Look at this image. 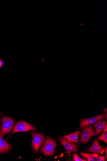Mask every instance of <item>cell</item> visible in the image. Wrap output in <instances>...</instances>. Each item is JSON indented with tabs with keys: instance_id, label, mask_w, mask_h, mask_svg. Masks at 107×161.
Masks as SVG:
<instances>
[{
	"instance_id": "6da1fadb",
	"label": "cell",
	"mask_w": 107,
	"mask_h": 161,
	"mask_svg": "<svg viewBox=\"0 0 107 161\" xmlns=\"http://www.w3.org/2000/svg\"><path fill=\"white\" fill-rule=\"evenodd\" d=\"M57 145V142L54 139L48 137L40 150L45 156H52L55 154V151Z\"/></svg>"
},
{
	"instance_id": "7a4b0ae2",
	"label": "cell",
	"mask_w": 107,
	"mask_h": 161,
	"mask_svg": "<svg viewBox=\"0 0 107 161\" xmlns=\"http://www.w3.org/2000/svg\"><path fill=\"white\" fill-rule=\"evenodd\" d=\"M15 120L10 117L3 116L1 123L2 126L1 130V136L3 137L6 134L11 132L14 125Z\"/></svg>"
},
{
	"instance_id": "3957f363",
	"label": "cell",
	"mask_w": 107,
	"mask_h": 161,
	"mask_svg": "<svg viewBox=\"0 0 107 161\" xmlns=\"http://www.w3.org/2000/svg\"><path fill=\"white\" fill-rule=\"evenodd\" d=\"M37 129L31 124L25 121H21L16 123L12 134L19 132H25L29 130H37Z\"/></svg>"
},
{
	"instance_id": "277c9868",
	"label": "cell",
	"mask_w": 107,
	"mask_h": 161,
	"mask_svg": "<svg viewBox=\"0 0 107 161\" xmlns=\"http://www.w3.org/2000/svg\"><path fill=\"white\" fill-rule=\"evenodd\" d=\"M33 140L32 147L35 153H37L41 146L43 143L45 137L43 133H38L31 131Z\"/></svg>"
},
{
	"instance_id": "5b68a950",
	"label": "cell",
	"mask_w": 107,
	"mask_h": 161,
	"mask_svg": "<svg viewBox=\"0 0 107 161\" xmlns=\"http://www.w3.org/2000/svg\"><path fill=\"white\" fill-rule=\"evenodd\" d=\"M83 129L81 135V142L86 144L90 140L91 137L95 136L96 129L90 125H87Z\"/></svg>"
},
{
	"instance_id": "8992f818",
	"label": "cell",
	"mask_w": 107,
	"mask_h": 161,
	"mask_svg": "<svg viewBox=\"0 0 107 161\" xmlns=\"http://www.w3.org/2000/svg\"><path fill=\"white\" fill-rule=\"evenodd\" d=\"M59 141L64 146L66 151L69 153H71L73 152H78V146L75 143H70L67 139L62 137L60 138Z\"/></svg>"
},
{
	"instance_id": "52a82bcc",
	"label": "cell",
	"mask_w": 107,
	"mask_h": 161,
	"mask_svg": "<svg viewBox=\"0 0 107 161\" xmlns=\"http://www.w3.org/2000/svg\"><path fill=\"white\" fill-rule=\"evenodd\" d=\"M104 119V114H102L90 118L84 119H80V129H81L90 124L95 123L99 120H103Z\"/></svg>"
},
{
	"instance_id": "ba28073f",
	"label": "cell",
	"mask_w": 107,
	"mask_h": 161,
	"mask_svg": "<svg viewBox=\"0 0 107 161\" xmlns=\"http://www.w3.org/2000/svg\"><path fill=\"white\" fill-rule=\"evenodd\" d=\"M12 147V146L4 140L2 137L0 127V153L7 152L11 150Z\"/></svg>"
},
{
	"instance_id": "9c48e42d",
	"label": "cell",
	"mask_w": 107,
	"mask_h": 161,
	"mask_svg": "<svg viewBox=\"0 0 107 161\" xmlns=\"http://www.w3.org/2000/svg\"><path fill=\"white\" fill-rule=\"evenodd\" d=\"M103 148V146L99 144V141L97 140H95L92 145L88 150L87 151L88 152H93L101 154Z\"/></svg>"
},
{
	"instance_id": "30bf717a",
	"label": "cell",
	"mask_w": 107,
	"mask_h": 161,
	"mask_svg": "<svg viewBox=\"0 0 107 161\" xmlns=\"http://www.w3.org/2000/svg\"><path fill=\"white\" fill-rule=\"evenodd\" d=\"M80 133V131L78 130L72 134L63 136L62 137L67 139L70 143L73 142L78 143L79 141V136Z\"/></svg>"
},
{
	"instance_id": "8fae6325",
	"label": "cell",
	"mask_w": 107,
	"mask_h": 161,
	"mask_svg": "<svg viewBox=\"0 0 107 161\" xmlns=\"http://www.w3.org/2000/svg\"><path fill=\"white\" fill-rule=\"evenodd\" d=\"M107 124L106 121H99L94 124L93 125L95 127L96 130L95 136L101 133Z\"/></svg>"
},
{
	"instance_id": "7c38bea8",
	"label": "cell",
	"mask_w": 107,
	"mask_h": 161,
	"mask_svg": "<svg viewBox=\"0 0 107 161\" xmlns=\"http://www.w3.org/2000/svg\"><path fill=\"white\" fill-rule=\"evenodd\" d=\"M80 155L86 158L88 161H96V158L91 153H86L84 152H81Z\"/></svg>"
},
{
	"instance_id": "4fadbf2b",
	"label": "cell",
	"mask_w": 107,
	"mask_h": 161,
	"mask_svg": "<svg viewBox=\"0 0 107 161\" xmlns=\"http://www.w3.org/2000/svg\"><path fill=\"white\" fill-rule=\"evenodd\" d=\"M98 139L103 141L104 142H107V132L103 133L98 138Z\"/></svg>"
},
{
	"instance_id": "5bb4252c",
	"label": "cell",
	"mask_w": 107,
	"mask_h": 161,
	"mask_svg": "<svg viewBox=\"0 0 107 161\" xmlns=\"http://www.w3.org/2000/svg\"><path fill=\"white\" fill-rule=\"evenodd\" d=\"M75 161H87L86 159H83L78 156L77 154L76 153L73 154V160Z\"/></svg>"
},
{
	"instance_id": "9a60e30c",
	"label": "cell",
	"mask_w": 107,
	"mask_h": 161,
	"mask_svg": "<svg viewBox=\"0 0 107 161\" xmlns=\"http://www.w3.org/2000/svg\"><path fill=\"white\" fill-rule=\"evenodd\" d=\"M97 161H105V156H100L98 155L96 158Z\"/></svg>"
},
{
	"instance_id": "2e32d148",
	"label": "cell",
	"mask_w": 107,
	"mask_h": 161,
	"mask_svg": "<svg viewBox=\"0 0 107 161\" xmlns=\"http://www.w3.org/2000/svg\"><path fill=\"white\" fill-rule=\"evenodd\" d=\"M4 65L3 62L1 59H0V68H2Z\"/></svg>"
},
{
	"instance_id": "e0dca14e",
	"label": "cell",
	"mask_w": 107,
	"mask_h": 161,
	"mask_svg": "<svg viewBox=\"0 0 107 161\" xmlns=\"http://www.w3.org/2000/svg\"><path fill=\"white\" fill-rule=\"evenodd\" d=\"M104 129L103 131V133L107 132V125H106L105 127L104 128Z\"/></svg>"
},
{
	"instance_id": "ac0fdd59",
	"label": "cell",
	"mask_w": 107,
	"mask_h": 161,
	"mask_svg": "<svg viewBox=\"0 0 107 161\" xmlns=\"http://www.w3.org/2000/svg\"><path fill=\"white\" fill-rule=\"evenodd\" d=\"M107 147L105 149V150H104V152H105V153L106 154V160H107Z\"/></svg>"
},
{
	"instance_id": "d6986e66",
	"label": "cell",
	"mask_w": 107,
	"mask_h": 161,
	"mask_svg": "<svg viewBox=\"0 0 107 161\" xmlns=\"http://www.w3.org/2000/svg\"><path fill=\"white\" fill-rule=\"evenodd\" d=\"M2 115V114L0 113V116H1Z\"/></svg>"
},
{
	"instance_id": "ffe728a7",
	"label": "cell",
	"mask_w": 107,
	"mask_h": 161,
	"mask_svg": "<svg viewBox=\"0 0 107 161\" xmlns=\"http://www.w3.org/2000/svg\"><path fill=\"white\" fill-rule=\"evenodd\" d=\"M0 127H1V126H0Z\"/></svg>"
}]
</instances>
